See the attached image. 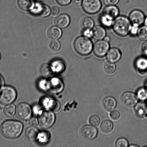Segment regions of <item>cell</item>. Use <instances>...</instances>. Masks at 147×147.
<instances>
[{
    "mask_svg": "<svg viewBox=\"0 0 147 147\" xmlns=\"http://www.w3.org/2000/svg\"><path fill=\"white\" fill-rule=\"evenodd\" d=\"M22 124L18 121L8 120L3 122L0 127V132L4 138L8 139H16L21 134Z\"/></svg>",
    "mask_w": 147,
    "mask_h": 147,
    "instance_id": "6da1fadb",
    "label": "cell"
},
{
    "mask_svg": "<svg viewBox=\"0 0 147 147\" xmlns=\"http://www.w3.org/2000/svg\"><path fill=\"white\" fill-rule=\"evenodd\" d=\"M127 17L123 16L117 17L114 21L113 28L117 34L121 36H125L130 33L132 26Z\"/></svg>",
    "mask_w": 147,
    "mask_h": 147,
    "instance_id": "7a4b0ae2",
    "label": "cell"
},
{
    "mask_svg": "<svg viewBox=\"0 0 147 147\" xmlns=\"http://www.w3.org/2000/svg\"><path fill=\"white\" fill-rule=\"evenodd\" d=\"M74 45L76 51L83 56L87 55L90 54L93 50V46L90 38L84 36L76 38L75 40Z\"/></svg>",
    "mask_w": 147,
    "mask_h": 147,
    "instance_id": "3957f363",
    "label": "cell"
},
{
    "mask_svg": "<svg viewBox=\"0 0 147 147\" xmlns=\"http://www.w3.org/2000/svg\"><path fill=\"white\" fill-rule=\"evenodd\" d=\"M17 95V92L14 88L4 86L0 90V103L4 105L11 104L15 100Z\"/></svg>",
    "mask_w": 147,
    "mask_h": 147,
    "instance_id": "277c9868",
    "label": "cell"
},
{
    "mask_svg": "<svg viewBox=\"0 0 147 147\" xmlns=\"http://www.w3.org/2000/svg\"><path fill=\"white\" fill-rule=\"evenodd\" d=\"M82 5L85 12L93 14L100 11L102 4L100 0H83Z\"/></svg>",
    "mask_w": 147,
    "mask_h": 147,
    "instance_id": "5b68a950",
    "label": "cell"
},
{
    "mask_svg": "<svg viewBox=\"0 0 147 147\" xmlns=\"http://www.w3.org/2000/svg\"><path fill=\"white\" fill-rule=\"evenodd\" d=\"M55 121V116L51 111L43 112L39 119L40 126L43 129H47L52 126Z\"/></svg>",
    "mask_w": 147,
    "mask_h": 147,
    "instance_id": "8992f818",
    "label": "cell"
},
{
    "mask_svg": "<svg viewBox=\"0 0 147 147\" xmlns=\"http://www.w3.org/2000/svg\"><path fill=\"white\" fill-rule=\"evenodd\" d=\"M16 112L17 117L21 120H28L31 116V108L29 105L26 103L19 104L17 107Z\"/></svg>",
    "mask_w": 147,
    "mask_h": 147,
    "instance_id": "52a82bcc",
    "label": "cell"
},
{
    "mask_svg": "<svg viewBox=\"0 0 147 147\" xmlns=\"http://www.w3.org/2000/svg\"><path fill=\"white\" fill-rule=\"evenodd\" d=\"M109 43L104 40H98L93 46V52L99 57H104L107 54L109 49Z\"/></svg>",
    "mask_w": 147,
    "mask_h": 147,
    "instance_id": "ba28073f",
    "label": "cell"
},
{
    "mask_svg": "<svg viewBox=\"0 0 147 147\" xmlns=\"http://www.w3.org/2000/svg\"><path fill=\"white\" fill-rule=\"evenodd\" d=\"M80 133L83 139L86 140L91 141L97 136L98 131L94 126L86 125L82 128Z\"/></svg>",
    "mask_w": 147,
    "mask_h": 147,
    "instance_id": "9c48e42d",
    "label": "cell"
},
{
    "mask_svg": "<svg viewBox=\"0 0 147 147\" xmlns=\"http://www.w3.org/2000/svg\"><path fill=\"white\" fill-rule=\"evenodd\" d=\"M121 100L125 106L131 107L135 106L138 102L137 97L131 92H126L122 94Z\"/></svg>",
    "mask_w": 147,
    "mask_h": 147,
    "instance_id": "30bf717a",
    "label": "cell"
},
{
    "mask_svg": "<svg viewBox=\"0 0 147 147\" xmlns=\"http://www.w3.org/2000/svg\"><path fill=\"white\" fill-rule=\"evenodd\" d=\"M34 6L32 12L35 15L46 17L48 16L51 12L49 7L45 4L37 3Z\"/></svg>",
    "mask_w": 147,
    "mask_h": 147,
    "instance_id": "8fae6325",
    "label": "cell"
},
{
    "mask_svg": "<svg viewBox=\"0 0 147 147\" xmlns=\"http://www.w3.org/2000/svg\"><path fill=\"white\" fill-rule=\"evenodd\" d=\"M144 14L142 11L139 10H135L130 13L129 15V20L133 24H137L140 26L144 22Z\"/></svg>",
    "mask_w": 147,
    "mask_h": 147,
    "instance_id": "7c38bea8",
    "label": "cell"
},
{
    "mask_svg": "<svg viewBox=\"0 0 147 147\" xmlns=\"http://www.w3.org/2000/svg\"><path fill=\"white\" fill-rule=\"evenodd\" d=\"M121 57L120 50L117 48L110 49L106 54V59L109 62L116 63L119 61Z\"/></svg>",
    "mask_w": 147,
    "mask_h": 147,
    "instance_id": "4fadbf2b",
    "label": "cell"
},
{
    "mask_svg": "<svg viewBox=\"0 0 147 147\" xmlns=\"http://www.w3.org/2000/svg\"><path fill=\"white\" fill-rule=\"evenodd\" d=\"M102 106L105 110L108 112L112 111L116 108L117 102L116 99L112 96H107L103 99Z\"/></svg>",
    "mask_w": 147,
    "mask_h": 147,
    "instance_id": "5bb4252c",
    "label": "cell"
},
{
    "mask_svg": "<svg viewBox=\"0 0 147 147\" xmlns=\"http://www.w3.org/2000/svg\"><path fill=\"white\" fill-rule=\"evenodd\" d=\"M70 22V17L67 14H62L56 19L55 24L61 28H65L69 25Z\"/></svg>",
    "mask_w": 147,
    "mask_h": 147,
    "instance_id": "9a60e30c",
    "label": "cell"
},
{
    "mask_svg": "<svg viewBox=\"0 0 147 147\" xmlns=\"http://www.w3.org/2000/svg\"><path fill=\"white\" fill-rule=\"evenodd\" d=\"M43 105L45 107L50 110L57 111L60 109V105L57 101L46 98L43 100Z\"/></svg>",
    "mask_w": 147,
    "mask_h": 147,
    "instance_id": "2e32d148",
    "label": "cell"
},
{
    "mask_svg": "<svg viewBox=\"0 0 147 147\" xmlns=\"http://www.w3.org/2000/svg\"><path fill=\"white\" fill-rule=\"evenodd\" d=\"M135 111L136 115L139 117H145L147 115V105L144 102H139L135 106Z\"/></svg>",
    "mask_w": 147,
    "mask_h": 147,
    "instance_id": "e0dca14e",
    "label": "cell"
},
{
    "mask_svg": "<svg viewBox=\"0 0 147 147\" xmlns=\"http://www.w3.org/2000/svg\"><path fill=\"white\" fill-rule=\"evenodd\" d=\"M39 131L35 127H30L26 129L25 136L26 139L30 142H34L38 138Z\"/></svg>",
    "mask_w": 147,
    "mask_h": 147,
    "instance_id": "ac0fdd59",
    "label": "cell"
},
{
    "mask_svg": "<svg viewBox=\"0 0 147 147\" xmlns=\"http://www.w3.org/2000/svg\"><path fill=\"white\" fill-rule=\"evenodd\" d=\"M135 65L138 71L141 73L147 71V58L144 57H139L137 59Z\"/></svg>",
    "mask_w": 147,
    "mask_h": 147,
    "instance_id": "d6986e66",
    "label": "cell"
},
{
    "mask_svg": "<svg viewBox=\"0 0 147 147\" xmlns=\"http://www.w3.org/2000/svg\"><path fill=\"white\" fill-rule=\"evenodd\" d=\"M93 38L97 40H103L106 35V31L103 27L96 26L93 29Z\"/></svg>",
    "mask_w": 147,
    "mask_h": 147,
    "instance_id": "ffe728a7",
    "label": "cell"
},
{
    "mask_svg": "<svg viewBox=\"0 0 147 147\" xmlns=\"http://www.w3.org/2000/svg\"><path fill=\"white\" fill-rule=\"evenodd\" d=\"M53 70L52 67L49 64H44L40 67L39 72L40 76L44 78H48L53 76Z\"/></svg>",
    "mask_w": 147,
    "mask_h": 147,
    "instance_id": "44dd1931",
    "label": "cell"
},
{
    "mask_svg": "<svg viewBox=\"0 0 147 147\" xmlns=\"http://www.w3.org/2000/svg\"><path fill=\"white\" fill-rule=\"evenodd\" d=\"M103 13L110 16L114 19L119 15V9L115 5H107L104 10Z\"/></svg>",
    "mask_w": 147,
    "mask_h": 147,
    "instance_id": "7402d4cb",
    "label": "cell"
},
{
    "mask_svg": "<svg viewBox=\"0 0 147 147\" xmlns=\"http://www.w3.org/2000/svg\"><path fill=\"white\" fill-rule=\"evenodd\" d=\"M100 129L101 131L103 134H110L113 129V123L109 120L103 121L100 125Z\"/></svg>",
    "mask_w": 147,
    "mask_h": 147,
    "instance_id": "603a6c76",
    "label": "cell"
},
{
    "mask_svg": "<svg viewBox=\"0 0 147 147\" xmlns=\"http://www.w3.org/2000/svg\"><path fill=\"white\" fill-rule=\"evenodd\" d=\"M62 34V30L57 27H51L48 30V36L53 40L58 39L61 37Z\"/></svg>",
    "mask_w": 147,
    "mask_h": 147,
    "instance_id": "cb8c5ba5",
    "label": "cell"
},
{
    "mask_svg": "<svg viewBox=\"0 0 147 147\" xmlns=\"http://www.w3.org/2000/svg\"><path fill=\"white\" fill-rule=\"evenodd\" d=\"M18 5L22 10L27 11L31 9L34 4L33 0H18Z\"/></svg>",
    "mask_w": 147,
    "mask_h": 147,
    "instance_id": "d4e9b609",
    "label": "cell"
},
{
    "mask_svg": "<svg viewBox=\"0 0 147 147\" xmlns=\"http://www.w3.org/2000/svg\"><path fill=\"white\" fill-rule=\"evenodd\" d=\"M114 19L110 16L103 13L100 17V22L104 26L109 27L113 25Z\"/></svg>",
    "mask_w": 147,
    "mask_h": 147,
    "instance_id": "484cf974",
    "label": "cell"
},
{
    "mask_svg": "<svg viewBox=\"0 0 147 147\" xmlns=\"http://www.w3.org/2000/svg\"><path fill=\"white\" fill-rule=\"evenodd\" d=\"M50 88L56 91L58 90L60 91L63 88L62 82L59 79L56 78L53 79L50 81L49 83Z\"/></svg>",
    "mask_w": 147,
    "mask_h": 147,
    "instance_id": "4316f807",
    "label": "cell"
},
{
    "mask_svg": "<svg viewBox=\"0 0 147 147\" xmlns=\"http://www.w3.org/2000/svg\"><path fill=\"white\" fill-rule=\"evenodd\" d=\"M15 112V107L14 105H9L5 106L3 110L4 115L7 117H11Z\"/></svg>",
    "mask_w": 147,
    "mask_h": 147,
    "instance_id": "83f0119b",
    "label": "cell"
},
{
    "mask_svg": "<svg viewBox=\"0 0 147 147\" xmlns=\"http://www.w3.org/2000/svg\"><path fill=\"white\" fill-rule=\"evenodd\" d=\"M82 25L84 29H92L94 26V21L90 17H86L83 18L82 21Z\"/></svg>",
    "mask_w": 147,
    "mask_h": 147,
    "instance_id": "f1b7e54d",
    "label": "cell"
},
{
    "mask_svg": "<svg viewBox=\"0 0 147 147\" xmlns=\"http://www.w3.org/2000/svg\"><path fill=\"white\" fill-rule=\"evenodd\" d=\"M137 35L141 40L142 41L147 40V26H143L139 28Z\"/></svg>",
    "mask_w": 147,
    "mask_h": 147,
    "instance_id": "f546056e",
    "label": "cell"
},
{
    "mask_svg": "<svg viewBox=\"0 0 147 147\" xmlns=\"http://www.w3.org/2000/svg\"><path fill=\"white\" fill-rule=\"evenodd\" d=\"M104 70L108 74H113L116 70V66L113 63L109 62L106 63L104 67Z\"/></svg>",
    "mask_w": 147,
    "mask_h": 147,
    "instance_id": "4dcf8cb0",
    "label": "cell"
},
{
    "mask_svg": "<svg viewBox=\"0 0 147 147\" xmlns=\"http://www.w3.org/2000/svg\"><path fill=\"white\" fill-rule=\"evenodd\" d=\"M53 71H55L57 72H61L64 69V66L62 62L60 60H56L53 62V67H52Z\"/></svg>",
    "mask_w": 147,
    "mask_h": 147,
    "instance_id": "1f68e13d",
    "label": "cell"
},
{
    "mask_svg": "<svg viewBox=\"0 0 147 147\" xmlns=\"http://www.w3.org/2000/svg\"><path fill=\"white\" fill-rule=\"evenodd\" d=\"M49 47L51 51L56 52L60 50V45L59 41L54 40L50 42Z\"/></svg>",
    "mask_w": 147,
    "mask_h": 147,
    "instance_id": "d6a6232c",
    "label": "cell"
},
{
    "mask_svg": "<svg viewBox=\"0 0 147 147\" xmlns=\"http://www.w3.org/2000/svg\"><path fill=\"white\" fill-rule=\"evenodd\" d=\"M100 123V118L97 115H93L89 119V123L91 126L94 127L98 126Z\"/></svg>",
    "mask_w": 147,
    "mask_h": 147,
    "instance_id": "836d02e7",
    "label": "cell"
},
{
    "mask_svg": "<svg viewBox=\"0 0 147 147\" xmlns=\"http://www.w3.org/2000/svg\"><path fill=\"white\" fill-rule=\"evenodd\" d=\"M50 137L49 134L48 132H43L39 134L38 138L40 142L45 143L48 142Z\"/></svg>",
    "mask_w": 147,
    "mask_h": 147,
    "instance_id": "e575fe53",
    "label": "cell"
},
{
    "mask_svg": "<svg viewBox=\"0 0 147 147\" xmlns=\"http://www.w3.org/2000/svg\"><path fill=\"white\" fill-rule=\"evenodd\" d=\"M138 96L141 100H146L147 99V89L145 88L139 89L138 92Z\"/></svg>",
    "mask_w": 147,
    "mask_h": 147,
    "instance_id": "d590c367",
    "label": "cell"
},
{
    "mask_svg": "<svg viewBox=\"0 0 147 147\" xmlns=\"http://www.w3.org/2000/svg\"><path fill=\"white\" fill-rule=\"evenodd\" d=\"M115 145L116 147H127L129 145V143L126 139L121 138L117 140Z\"/></svg>",
    "mask_w": 147,
    "mask_h": 147,
    "instance_id": "8d00e7d4",
    "label": "cell"
},
{
    "mask_svg": "<svg viewBox=\"0 0 147 147\" xmlns=\"http://www.w3.org/2000/svg\"><path fill=\"white\" fill-rule=\"evenodd\" d=\"M109 116L112 120L117 121L120 118V114L117 111L113 110L111 111Z\"/></svg>",
    "mask_w": 147,
    "mask_h": 147,
    "instance_id": "74e56055",
    "label": "cell"
},
{
    "mask_svg": "<svg viewBox=\"0 0 147 147\" xmlns=\"http://www.w3.org/2000/svg\"><path fill=\"white\" fill-rule=\"evenodd\" d=\"M38 123V121L35 117H32L27 120L26 122L27 125L29 127H35Z\"/></svg>",
    "mask_w": 147,
    "mask_h": 147,
    "instance_id": "f35d334b",
    "label": "cell"
},
{
    "mask_svg": "<svg viewBox=\"0 0 147 147\" xmlns=\"http://www.w3.org/2000/svg\"><path fill=\"white\" fill-rule=\"evenodd\" d=\"M83 34L84 36L89 38L93 37V31L92 29H84L83 32Z\"/></svg>",
    "mask_w": 147,
    "mask_h": 147,
    "instance_id": "ab89813d",
    "label": "cell"
},
{
    "mask_svg": "<svg viewBox=\"0 0 147 147\" xmlns=\"http://www.w3.org/2000/svg\"><path fill=\"white\" fill-rule=\"evenodd\" d=\"M139 26L137 24H133L131 28L130 33L132 36L137 35Z\"/></svg>",
    "mask_w": 147,
    "mask_h": 147,
    "instance_id": "60d3db41",
    "label": "cell"
},
{
    "mask_svg": "<svg viewBox=\"0 0 147 147\" xmlns=\"http://www.w3.org/2000/svg\"><path fill=\"white\" fill-rule=\"evenodd\" d=\"M119 1V0H104V2L106 5H115Z\"/></svg>",
    "mask_w": 147,
    "mask_h": 147,
    "instance_id": "b9f144b4",
    "label": "cell"
},
{
    "mask_svg": "<svg viewBox=\"0 0 147 147\" xmlns=\"http://www.w3.org/2000/svg\"><path fill=\"white\" fill-rule=\"evenodd\" d=\"M72 0H57V2L59 4L62 6L68 5L71 2Z\"/></svg>",
    "mask_w": 147,
    "mask_h": 147,
    "instance_id": "7bdbcfd3",
    "label": "cell"
},
{
    "mask_svg": "<svg viewBox=\"0 0 147 147\" xmlns=\"http://www.w3.org/2000/svg\"><path fill=\"white\" fill-rule=\"evenodd\" d=\"M60 12V9L58 7L54 6L52 7L51 9V13L53 16L57 15Z\"/></svg>",
    "mask_w": 147,
    "mask_h": 147,
    "instance_id": "ee69618b",
    "label": "cell"
},
{
    "mask_svg": "<svg viewBox=\"0 0 147 147\" xmlns=\"http://www.w3.org/2000/svg\"><path fill=\"white\" fill-rule=\"evenodd\" d=\"M142 50L144 54L147 57V41L144 43L142 45Z\"/></svg>",
    "mask_w": 147,
    "mask_h": 147,
    "instance_id": "f6af8a7d",
    "label": "cell"
},
{
    "mask_svg": "<svg viewBox=\"0 0 147 147\" xmlns=\"http://www.w3.org/2000/svg\"><path fill=\"white\" fill-rule=\"evenodd\" d=\"M83 0H73V3L76 6H80L82 4Z\"/></svg>",
    "mask_w": 147,
    "mask_h": 147,
    "instance_id": "bcb514c9",
    "label": "cell"
},
{
    "mask_svg": "<svg viewBox=\"0 0 147 147\" xmlns=\"http://www.w3.org/2000/svg\"><path fill=\"white\" fill-rule=\"evenodd\" d=\"M4 79L2 76L0 75V87H1L4 85Z\"/></svg>",
    "mask_w": 147,
    "mask_h": 147,
    "instance_id": "7dc6e473",
    "label": "cell"
},
{
    "mask_svg": "<svg viewBox=\"0 0 147 147\" xmlns=\"http://www.w3.org/2000/svg\"><path fill=\"white\" fill-rule=\"evenodd\" d=\"M104 39V40H105V41H107L108 42H109L110 41V37H109L106 36L105 37V38Z\"/></svg>",
    "mask_w": 147,
    "mask_h": 147,
    "instance_id": "c3c4849f",
    "label": "cell"
},
{
    "mask_svg": "<svg viewBox=\"0 0 147 147\" xmlns=\"http://www.w3.org/2000/svg\"><path fill=\"white\" fill-rule=\"evenodd\" d=\"M144 23L145 26H147V17L145 18L144 22Z\"/></svg>",
    "mask_w": 147,
    "mask_h": 147,
    "instance_id": "681fc988",
    "label": "cell"
},
{
    "mask_svg": "<svg viewBox=\"0 0 147 147\" xmlns=\"http://www.w3.org/2000/svg\"><path fill=\"white\" fill-rule=\"evenodd\" d=\"M131 146V147H133V146H134V147H138V146H136V145H131V146Z\"/></svg>",
    "mask_w": 147,
    "mask_h": 147,
    "instance_id": "f907efd6",
    "label": "cell"
},
{
    "mask_svg": "<svg viewBox=\"0 0 147 147\" xmlns=\"http://www.w3.org/2000/svg\"><path fill=\"white\" fill-rule=\"evenodd\" d=\"M1 54H0V59H1Z\"/></svg>",
    "mask_w": 147,
    "mask_h": 147,
    "instance_id": "816d5d0a",
    "label": "cell"
},
{
    "mask_svg": "<svg viewBox=\"0 0 147 147\" xmlns=\"http://www.w3.org/2000/svg\"><path fill=\"white\" fill-rule=\"evenodd\" d=\"M146 86H147V83H146Z\"/></svg>",
    "mask_w": 147,
    "mask_h": 147,
    "instance_id": "f5cc1de1",
    "label": "cell"
}]
</instances>
